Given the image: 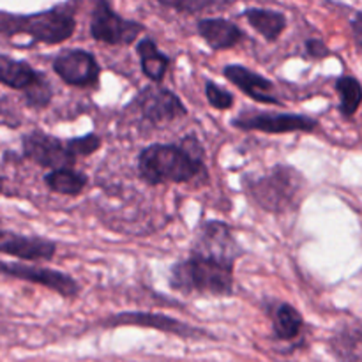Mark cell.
Masks as SVG:
<instances>
[{"instance_id": "1", "label": "cell", "mask_w": 362, "mask_h": 362, "mask_svg": "<svg viewBox=\"0 0 362 362\" xmlns=\"http://www.w3.org/2000/svg\"><path fill=\"white\" fill-rule=\"evenodd\" d=\"M138 172L151 186L191 182L205 172L204 147L194 134L180 144H151L138 156Z\"/></svg>"}, {"instance_id": "2", "label": "cell", "mask_w": 362, "mask_h": 362, "mask_svg": "<svg viewBox=\"0 0 362 362\" xmlns=\"http://www.w3.org/2000/svg\"><path fill=\"white\" fill-rule=\"evenodd\" d=\"M233 267L202 255L191 253L170 269L168 285L173 292L193 297H230L233 293Z\"/></svg>"}, {"instance_id": "3", "label": "cell", "mask_w": 362, "mask_h": 362, "mask_svg": "<svg viewBox=\"0 0 362 362\" xmlns=\"http://www.w3.org/2000/svg\"><path fill=\"white\" fill-rule=\"evenodd\" d=\"M247 197L271 214H283L300 204L306 180L303 173L288 165H276L260 177L244 179Z\"/></svg>"}, {"instance_id": "4", "label": "cell", "mask_w": 362, "mask_h": 362, "mask_svg": "<svg viewBox=\"0 0 362 362\" xmlns=\"http://www.w3.org/2000/svg\"><path fill=\"white\" fill-rule=\"evenodd\" d=\"M76 20L69 11V6L60 4L41 13L13 16L0 13V32L6 35H27L32 42L59 45L73 37Z\"/></svg>"}, {"instance_id": "5", "label": "cell", "mask_w": 362, "mask_h": 362, "mask_svg": "<svg viewBox=\"0 0 362 362\" xmlns=\"http://www.w3.org/2000/svg\"><path fill=\"white\" fill-rule=\"evenodd\" d=\"M0 83L23 94L27 106L42 110L52 103L53 88L46 74L39 73L25 60L0 53Z\"/></svg>"}, {"instance_id": "6", "label": "cell", "mask_w": 362, "mask_h": 362, "mask_svg": "<svg viewBox=\"0 0 362 362\" xmlns=\"http://www.w3.org/2000/svg\"><path fill=\"white\" fill-rule=\"evenodd\" d=\"M232 126L243 131H258L267 134L315 133L318 120L303 113H276L262 110H243L232 119Z\"/></svg>"}, {"instance_id": "7", "label": "cell", "mask_w": 362, "mask_h": 362, "mask_svg": "<svg viewBox=\"0 0 362 362\" xmlns=\"http://www.w3.org/2000/svg\"><path fill=\"white\" fill-rule=\"evenodd\" d=\"M144 25L122 18L108 2H98L90 14V35L110 46H129L144 32Z\"/></svg>"}, {"instance_id": "8", "label": "cell", "mask_w": 362, "mask_h": 362, "mask_svg": "<svg viewBox=\"0 0 362 362\" xmlns=\"http://www.w3.org/2000/svg\"><path fill=\"white\" fill-rule=\"evenodd\" d=\"M133 106L151 126L175 122L187 115V108L179 95L161 85H147L134 95Z\"/></svg>"}, {"instance_id": "9", "label": "cell", "mask_w": 362, "mask_h": 362, "mask_svg": "<svg viewBox=\"0 0 362 362\" xmlns=\"http://www.w3.org/2000/svg\"><path fill=\"white\" fill-rule=\"evenodd\" d=\"M191 253L202 255V257L212 258V260L223 262V264L235 265V262L243 257L246 251L240 246L239 240L233 235L232 228L223 221H207L202 225L194 240Z\"/></svg>"}, {"instance_id": "10", "label": "cell", "mask_w": 362, "mask_h": 362, "mask_svg": "<svg viewBox=\"0 0 362 362\" xmlns=\"http://www.w3.org/2000/svg\"><path fill=\"white\" fill-rule=\"evenodd\" d=\"M52 67L57 76L66 85L80 88H98L101 66H99L98 59L87 49H62L55 55Z\"/></svg>"}, {"instance_id": "11", "label": "cell", "mask_w": 362, "mask_h": 362, "mask_svg": "<svg viewBox=\"0 0 362 362\" xmlns=\"http://www.w3.org/2000/svg\"><path fill=\"white\" fill-rule=\"evenodd\" d=\"M122 325L154 329V331L166 332V334L180 336L184 339L212 338L204 329L193 327V325L177 320L170 315L151 313V311H126V313L112 315L106 320H103V327H122Z\"/></svg>"}, {"instance_id": "12", "label": "cell", "mask_w": 362, "mask_h": 362, "mask_svg": "<svg viewBox=\"0 0 362 362\" xmlns=\"http://www.w3.org/2000/svg\"><path fill=\"white\" fill-rule=\"evenodd\" d=\"M0 276L45 286V288L59 293L64 299H74L80 293V285L76 283V279H73L66 272L48 267H35V265H27L23 262L0 260Z\"/></svg>"}, {"instance_id": "13", "label": "cell", "mask_w": 362, "mask_h": 362, "mask_svg": "<svg viewBox=\"0 0 362 362\" xmlns=\"http://www.w3.org/2000/svg\"><path fill=\"white\" fill-rule=\"evenodd\" d=\"M21 148L25 159L35 163L41 168H48L49 172L59 168H73L76 163V159L67 151L66 141L41 129H32L30 133L23 134Z\"/></svg>"}, {"instance_id": "14", "label": "cell", "mask_w": 362, "mask_h": 362, "mask_svg": "<svg viewBox=\"0 0 362 362\" xmlns=\"http://www.w3.org/2000/svg\"><path fill=\"white\" fill-rule=\"evenodd\" d=\"M223 76L230 83L235 85L240 92H244L247 98L255 99L257 103L278 106L283 105L278 92H276V85L269 78H265L264 74L257 73V71L250 69V67L239 66V64H230V66H225V69H223Z\"/></svg>"}, {"instance_id": "15", "label": "cell", "mask_w": 362, "mask_h": 362, "mask_svg": "<svg viewBox=\"0 0 362 362\" xmlns=\"http://www.w3.org/2000/svg\"><path fill=\"white\" fill-rule=\"evenodd\" d=\"M0 253L25 262L52 260L57 253V244L42 237H28L9 230H0Z\"/></svg>"}, {"instance_id": "16", "label": "cell", "mask_w": 362, "mask_h": 362, "mask_svg": "<svg viewBox=\"0 0 362 362\" xmlns=\"http://www.w3.org/2000/svg\"><path fill=\"white\" fill-rule=\"evenodd\" d=\"M272 325V336L278 341H296L304 331V318L296 306L283 300H271L265 306Z\"/></svg>"}, {"instance_id": "17", "label": "cell", "mask_w": 362, "mask_h": 362, "mask_svg": "<svg viewBox=\"0 0 362 362\" xmlns=\"http://www.w3.org/2000/svg\"><path fill=\"white\" fill-rule=\"evenodd\" d=\"M200 37L216 52L230 49L244 39V32L239 25L226 18H202L197 23Z\"/></svg>"}, {"instance_id": "18", "label": "cell", "mask_w": 362, "mask_h": 362, "mask_svg": "<svg viewBox=\"0 0 362 362\" xmlns=\"http://www.w3.org/2000/svg\"><path fill=\"white\" fill-rule=\"evenodd\" d=\"M240 16L267 42L278 41L288 25V20L281 11L267 9V7H250Z\"/></svg>"}, {"instance_id": "19", "label": "cell", "mask_w": 362, "mask_h": 362, "mask_svg": "<svg viewBox=\"0 0 362 362\" xmlns=\"http://www.w3.org/2000/svg\"><path fill=\"white\" fill-rule=\"evenodd\" d=\"M136 53L140 57V67L145 76L154 83H161L163 78L166 76L170 67V57L158 48L152 37L141 39L136 45Z\"/></svg>"}, {"instance_id": "20", "label": "cell", "mask_w": 362, "mask_h": 362, "mask_svg": "<svg viewBox=\"0 0 362 362\" xmlns=\"http://www.w3.org/2000/svg\"><path fill=\"white\" fill-rule=\"evenodd\" d=\"M45 184L52 193L62 197H78L88 184L87 173L74 168L52 170L45 175Z\"/></svg>"}, {"instance_id": "21", "label": "cell", "mask_w": 362, "mask_h": 362, "mask_svg": "<svg viewBox=\"0 0 362 362\" xmlns=\"http://www.w3.org/2000/svg\"><path fill=\"white\" fill-rule=\"evenodd\" d=\"M332 354L338 362H361V327L346 325L331 339Z\"/></svg>"}, {"instance_id": "22", "label": "cell", "mask_w": 362, "mask_h": 362, "mask_svg": "<svg viewBox=\"0 0 362 362\" xmlns=\"http://www.w3.org/2000/svg\"><path fill=\"white\" fill-rule=\"evenodd\" d=\"M336 92L339 95V112L345 119H352L362 103V87L356 76L343 74L334 83Z\"/></svg>"}, {"instance_id": "23", "label": "cell", "mask_w": 362, "mask_h": 362, "mask_svg": "<svg viewBox=\"0 0 362 362\" xmlns=\"http://www.w3.org/2000/svg\"><path fill=\"white\" fill-rule=\"evenodd\" d=\"M66 145L69 154L78 161V158H88V156H92L94 152H98L99 148H101L103 141L98 134L88 133L83 134V136L69 138V140H66Z\"/></svg>"}, {"instance_id": "24", "label": "cell", "mask_w": 362, "mask_h": 362, "mask_svg": "<svg viewBox=\"0 0 362 362\" xmlns=\"http://www.w3.org/2000/svg\"><path fill=\"white\" fill-rule=\"evenodd\" d=\"M205 98H207L209 105L214 110H219V112L230 110L233 106V103H235L232 92L226 90L225 87H221V85H218L212 80L205 81Z\"/></svg>"}, {"instance_id": "25", "label": "cell", "mask_w": 362, "mask_h": 362, "mask_svg": "<svg viewBox=\"0 0 362 362\" xmlns=\"http://www.w3.org/2000/svg\"><path fill=\"white\" fill-rule=\"evenodd\" d=\"M159 6L170 7V9L182 11V13H200V11L212 9V7H219L223 4L212 2V0H177V2H170V0H159Z\"/></svg>"}, {"instance_id": "26", "label": "cell", "mask_w": 362, "mask_h": 362, "mask_svg": "<svg viewBox=\"0 0 362 362\" xmlns=\"http://www.w3.org/2000/svg\"><path fill=\"white\" fill-rule=\"evenodd\" d=\"M304 48H306V55L310 57V59L322 60L331 57V49L327 48V45H325L322 39H308Z\"/></svg>"}, {"instance_id": "27", "label": "cell", "mask_w": 362, "mask_h": 362, "mask_svg": "<svg viewBox=\"0 0 362 362\" xmlns=\"http://www.w3.org/2000/svg\"><path fill=\"white\" fill-rule=\"evenodd\" d=\"M350 27H352L354 41H356L357 48H361V45H362V13L361 11H357V13L354 14L352 21H350Z\"/></svg>"}, {"instance_id": "28", "label": "cell", "mask_w": 362, "mask_h": 362, "mask_svg": "<svg viewBox=\"0 0 362 362\" xmlns=\"http://www.w3.org/2000/svg\"><path fill=\"white\" fill-rule=\"evenodd\" d=\"M4 191H6V189H4V179L0 177V194H4Z\"/></svg>"}]
</instances>
